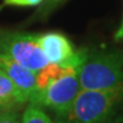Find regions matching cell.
<instances>
[{"instance_id":"obj_1","label":"cell","mask_w":123,"mask_h":123,"mask_svg":"<svg viewBox=\"0 0 123 123\" xmlns=\"http://www.w3.org/2000/svg\"><path fill=\"white\" fill-rule=\"evenodd\" d=\"M87 49L75 50L63 64H51L37 73V92L29 104L46 107L55 114L65 112L81 90L80 67L87 56Z\"/></svg>"},{"instance_id":"obj_7","label":"cell","mask_w":123,"mask_h":123,"mask_svg":"<svg viewBox=\"0 0 123 123\" xmlns=\"http://www.w3.org/2000/svg\"><path fill=\"white\" fill-rule=\"evenodd\" d=\"M29 103L26 96L10 81L0 68V110H15Z\"/></svg>"},{"instance_id":"obj_3","label":"cell","mask_w":123,"mask_h":123,"mask_svg":"<svg viewBox=\"0 0 123 123\" xmlns=\"http://www.w3.org/2000/svg\"><path fill=\"white\" fill-rule=\"evenodd\" d=\"M82 90H108L123 86V51L88 50L79 72Z\"/></svg>"},{"instance_id":"obj_8","label":"cell","mask_w":123,"mask_h":123,"mask_svg":"<svg viewBox=\"0 0 123 123\" xmlns=\"http://www.w3.org/2000/svg\"><path fill=\"white\" fill-rule=\"evenodd\" d=\"M22 123H56L46 114L43 110L33 104H29L22 115Z\"/></svg>"},{"instance_id":"obj_11","label":"cell","mask_w":123,"mask_h":123,"mask_svg":"<svg viewBox=\"0 0 123 123\" xmlns=\"http://www.w3.org/2000/svg\"><path fill=\"white\" fill-rule=\"evenodd\" d=\"M63 0H46V2H44L43 7H42V10H41V13L42 14H48L50 10H53L58 4H61Z\"/></svg>"},{"instance_id":"obj_10","label":"cell","mask_w":123,"mask_h":123,"mask_svg":"<svg viewBox=\"0 0 123 123\" xmlns=\"http://www.w3.org/2000/svg\"><path fill=\"white\" fill-rule=\"evenodd\" d=\"M43 0H4V4L7 6H19V7H29V6H38Z\"/></svg>"},{"instance_id":"obj_9","label":"cell","mask_w":123,"mask_h":123,"mask_svg":"<svg viewBox=\"0 0 123 123\" xmlns=\"http://www.w3.org/2000/svg\"><path fill=\"white\" fill-rule=\"evenodd\" d=\"M0 123H22V117L15 110L2 111L0 113Z\"/></svg>"},{"instance_id":"obj_5","label":"cell","mask_w":123,"mask_h":123,"mask_svg":"<svg viewBox=\"0 0 123 123\" xmlns=\"http://www.w3.org/2000/svg\"><path fill=\"white\" fill-rule=\"evenodd\" d=\"M0 68L6 73L16 88L26 96L30 103L37 92V72L22 66L2 53H0Z\"/></svg>"},{"instance_id":"obj_2","label":"cell","mask_w":123,"mask_h":123,"mask_svg":"<svg viewBox=\"0 0 123 123\" xmlns=\"http://www.w3.org/2000/svg\"><path fill=\"white\" fill-rule=\"evenodd\" d=\"M123 106V86L108 90H80L74 101L56 114V123H108Z\"/></svg>"},{"instance_id":"obj_6","label":"cell","mask_w":123,"mask_h":123,"mask_svg":"<svg viewBox=\"0 0 123 123\" xmlns=\"http://www.w3.org/2000/svg\"><path fill=\"white\" fill-rule=\"evenodd\" d=\"M38 41L46 58L51 64H63L75 53L67 37L59 32H48L38 35Z\"/></svg>"},{"instance_id":"obj_4","label":"cell","mask_w":123,"mask_h":123,"mask_svg":"<svg viewBox=\"0 0 123 123\" xmlns=\"http://www.w3.org/2000/svg\"><path fill=\"white\" fill-rule=\"evenodd\" d=\"M0 53L37 73L49 64L40 47L37 34L6 33L1 35Z\"/></svg>"},{"instance_id":"obj_12","label":"cell","mask_w":123,"mask_h":123,"mask_svg":"<svg viewBox=\"0 0 123 123\" xmlns=\"http://www.w3.org/2000/svg\"><path fill=\"white\" fill-rule=\"evenodd\" d=\"M114 39L116 40V41H120V40L123 39V17H122V21H121V24H120L119 29H117L116 32H115Z\"/></svg>"}]
</instances>
